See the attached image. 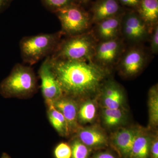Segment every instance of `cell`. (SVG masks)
<instances>
[{
	"label": "cell",
	"mask_w": 158,
	"mask_h": 158,
	"mask_svg": "<svg viewBox=\"0 0 158 158\" xmlns=\"http://www.w3.org/2000/svg\"><path fill=\"white\" fill-rule=\"evenodd\" d=\"M149 158H158V136L157 133L153 135Z\"/></svg>",
	"instance_id": "obj_26"
},
{
	"label": "cell",
	"mask_w": 158,
	"mask_h": 158,
	"mask_svg": "<svg viewBox=\"0 0 158 158\" xmlns=\"http://www.w3.org/2000/svg\"><path fill=\"white\" fill-rule=\"evenodd\" d=\"M71 153V148L69 142H60L56 146L53 151L55 158H70Z\"/></svg>",
	"instance_id": "obj_24"
},
{
	"label": "cell",
	"mask_w": 158,
	"mask_h": 158,
	"mask_svg": "<svg viewBox=\"0 0 158 158\" xmlns=\"http://www.w3.org/2000/svg\"><path fill=\"white\" fill-rule=\"evenodd\" d=\"M122 44L118 38L104 40L96 45L93 58L96 63L104 67L116 62L121 52Z\"/></svg>",
	"instance_id": "obj_10"
},
{
	"label": "cell",
	"mask_w": 158,
	"mask_h": 158,
	"mask_svg": "<svg viewBox=\"0 0 158 158\" xmlns=\"http://www.w3.org/2000/svg\"><path fill=\"white\" fill-rule=\"evenodd\" d=\"M79 102L72 98L62 95L53 104L67 122L70 136H73L81 126L78 123Z\"/></svg>",
	"instance_id": "obj_9"
},
{
	"label": "cell",
	"mask_w": 158,
	"mask_h": 158,
	"mask_svg": "<svg viewBox=\"0 0 158 158\" xmlns=\"http://www.w3.org/2000/svg\"><path fill=\"white\" fill-rule=\"evenodd\" d=\"M90 158H119L117 154L113 149L105 148L94 151Z\"/></svg>",
	"instance_id": "obj_25"
},
{
	"label": "cell",
	"mask_w": 158,
	"mask_h": 158,
	"mask_svg": "<svg viewBox=\"0 0 158 158\" xmlns=\"http://www.w3.org/2000/svg\"><path fill=\"white\" fill-rule=\"evenodd\" d=\"M12 1V0H0V11L7 7Z\"/></svg>",
	"instance_id": "obj_29"
},
{
	"label": "cell",
	"mask_w": 158,
	"mask_h": 158,
	"mask_svg": "<svg viewBox=\"0 0 158 158\" xmlns=\"http://www.w3.org/2000/svg\"><path fill=\"white\" fill-rule=\"evenodd\" d=\"M71 148L70 158H90L94 151L80 141L76 136H72L69 142Z\"/></svg>",
	"instance_id": "obj_22"
},
{
	"label": "cell",
	"mask_w": 158,
	"mask_h": 158,
	"mask_svg": "<svg viewBox=\"0 0 158 158\" xmlns=\"http://www.w3.org/2000/svg\"><path fill=\"white\" fill-rule=\"evenodd\" d=\"M1 158H11L9 154L6 152H4L2 154Z\"/></svg>",
	"instance_id": "obj_30"
},
{
	"label": "cell",
	"mask_w": 158,
	"mask_h": 158,
	"mask_svg": "<svg viewBox=\"0 0 158 158\" xmlns=\"http://www.w3.org/2000/svg\"><path fill=\"white\" fill-rule=\"evenodd\" d=\"M100 91L103 108L111 109L123 108L124 94L118 84L113 82L107 83L103 85Z\"/></svg>",
	"instance_id": "obj_12"
},
{
	"label": "cell",
	"mask_w": 158,
	"mask_h": 158,
	"mask_svg": "<svg viewBox=\"0 0 158 158\" xmlns=\"http://www.w3.org/2000/svg\"><path fill=\"white\" fill-rule=\"evenodd\" d=\"M73 135L93 151L110 147L109 137L104 131L97 125L81 126Z\"/></svg>",
	"instance_id": "obj_8"
},
{
	"label": "cell",
	"mask_w": 158,
	"mask_h": 158,
	"mask_svg": "<svg viewBox=\"0 0 158 158\" xmlns=\"http://www.w3.org/2000/svg\"><path fill=\"white\" fill-rule=\"evenodd\" d=\"M145 56L139 48H133L128 51L122 59L120 69L124 75L132 77L142 69L145 63Z\"/></svg>",
	"instance_id": "obj_13"
},
{
	"label": "cell",
	"mask_w": 158,
	"mask_h": 158,
	"mask_svg": "<svg viewBox=\"0 0 158 158\" xmlns=\"http://www.w3.org/2000/svg\"><path fill=\"white\" fill-rule=\"evenodd\" d=\"M78 1L81 2L85 3L89 1V0H78Z\"/></svg>",
	"instance_id": "obj_31"
},
{
	"label": "cell",
	"mask_w": 158,
	"mask_h": 158,
	"mask_svg": "<svg viewBox=\"0 0 158 158\" xmlns=\"http://www.w3.org/2000/svg\"><path fill=\"white\" fill-rule=\"evenodd\" d=\"M102 120L103 124L108 128H114L124 124L127 115L123 108L117 109H102Z\"/></svg>",
	"instance_id": "obj_19"
},
{
	"label": "cell",
	"mask_w": 158,
	"mask_h": 158,
	"mask_svg": "<svg viewBox=\"0 0 158 158\" xmlns=\"http://www.w3.org/2000/svg\"><path fill=\"white\" fill-rule=\"evenodd\" d=\"M116 0H100L93 8V20L97 23L115 16L119 10Z\"/></svg>",
	"instance_id": "obj_16"
},
{
	"label": "cell",
	"mask_w": 158,
	"mask_h": 158,
	"mask_svg": "<svg viewBox=\"0 0 158 158\" xmlns=\"http://www.w3.org/2000/svg\"><path fill=\"white\" fill-rule=\"evenodd\" d=\"M46 8L56 13L58 10L75 3V0H41Z\"/></svg>",
	"instance_id": "obj_23"
},
{
	"label": "cell",
	"mask_w": 158,
	"mask_h": 158,
	"mask_svg": "<svg viewBox=\"0 0 158 158\" xmlns=\"http://www.w3.org/2000/svg\"><path fill=\"white\" fill-rule=\"evenodd\" d=\"M62 27V34L71 36L85 33L90 26L88 14L76 3L71 4L56 12Z\"/></svg>",
	"instance_id": "obj_5"
},
{
	"label": "cell",
	"mask_w": 158,
	"mask_h": 158,
	"mask_svg": "<svg viewBox=\"0 0 158 158\" xmlns=\"http://www.w3.org/2000/svg\"><path fill=\"white\" fill-rule=\"evenodd\" d=\"M50 61L63 95L79 102L100 91L109 73L105 67L91 60H58L50 56Z\"/></svg>",
	"instance_id": "obj_1"
},
{
	"label": "cell",
	"mask_w": 158,
	"mask_h": 158,
	"mask_svg": "<svg viewBox=\"0 0 158 158\" xmlns=\"http://www.w3.org/2000/svg\"><path fill=\"white\" fill-rule=\"evenodd\" d=\"M38 75L41 81V93L46 106L53 105L63 95L62 89L51 68L50 56L42 62Z\"/></svg>",
	"instance_id": "obj_6"
},
{
	"label": "cell",
	"mask_w": 158,
	"mask_h": 158,
	"mask_svg": "<svg viewBox=\"0 0 158 158\" xmlns=\"http://www.w3.org/2000/svg\"><path fill=\"white\" fill-rule=\"evenodd\" d=\"M96 45L93 37L84 33L71 36L60 41L50 56L52 59L72 61L91 60L94 55Z\"/></svg>",
	"instance_id": "obj_4"
},
{
	"label": "cell",
	"mask_w": 158,
	"mask_h": 158,
	"mask_svg": "<svg viewBox=\"0 0 158 158\" xmlns=\"http://www.w3.org/2000/svg\"><path fill=\"white\" fill-rule=\"evenodd\" d=\"M148 129H155L158 125V89L155 85L150 88L148 92Z\"/></svg>",
	"instance_id": "obj_21"
},
{
	"label": "cell",
	"mask_w": 158,
	"mask_h": 158,
	"mask_svg": "<svg viewBox=\"0 0 158 158\" xmlns=\"http://www.w3.org/2000/svg\"><path fill=\"white\" fill-rule=\"evenodd\" d=\"M98 106L97 102L91 98H85L79 102L77 120L81 126L91 123L97 116Z\"/></svg>",
	"instance_id": "obj_17"
},
{
	"label": "cell",
	"mask_w": 158,
	"mask_h": 158,
	"mask_svg": "<svg viewBox=\"0 0 158 158\" xmlns=\"http://www.w3.org/2000/svg\"><path fill=\"white\" fill-rule=\"evenodd\" d=\"M62 34L59 32L23 37L19 48L23 62L31 66L50 56L60 42Z\"/></svg>",
	"instance_id": "obj_3"
},
{
	"label": "cell",
	"mask_w": 158,
	"mask_h": 158,
	"mask_svg": "<svg viewBox=\"0 0 158 158\" xmlns=\"http://www.w3.org/2000/svg\"><path fill=\"white\" fill-rule=\"evenodd\" d=\"M141 127H119L109 138L110 147L119 158H130L133 144Z\"/></svg>",
	"instance_id": "obj_7"
},
{
	"label": "cell",
	"mask_w": 158,
	"mask_h": 158,
	"mask_svg": "<svg viewBox=\"0 0 158 158\" xmlns=\"http://www.w3.org/2000/svg\"><path fill=\"white\" fill-rule=\"evenodd\" d=\"M38 83L31 66L16 64L0 83V94L5 98H27L36 93Z\"/></svg>",
	"instance_id": "obj_2"
},
{
	"label": "cell",
	"mask_w": 158,
	"mask_h": 158,
	"mask_svg": "<svg viewBox=\"0 0 158 158\" xmlns=\"http://www.w3.org/2000/svg\"><path fill=\"white\" fill-rule=\"evenodd\" d=\"M123 5L131 7L138 6L140 2V0H120Z\"/></svg>",
	"instance_id": "obj_28"
},
{
	"label": "cell",
	"mask_w": 158,
	"mask_h": 158,
	"mask_svg": "<svg viewBox=\"0 0 158 158\" xmlns=\"http://www.w3.org/2000/svg\"><path fill=\"white\" fill-rule=\"evenodd\" d=\"M47 115L51 125L59 135L62 137L70 136L68 124L65 117L53 105L47 106Z\"/></svg>",
	"instance_id": "obj_18"
},
{
	"label": "cell",
	"mask_w": 158,
	"mask_h": 158,
	"mask_svg": "<svg viewBox=\"0 0 158 158\" xmlns=\"http://www.w3.org/2000/svg\"><path fill=\"white\" fill-rule=\"evenodd\" d=\"M122 24L123 33L129 40L139 42L147 37V25L135 13L128 14L124 18Z\"/></svg>",
	"instance_id": "obj_11"
},
{
	"label": "cell",
	"mask_w": 158,
	"mask_h": 158,
	"mask_svg": "<svg viewBox=\"0 0 158 158\" xmlns=\"http://www.w3.org/2000/svg\"><path fill=\"white\" fill-rule=\"evenodd\" d=\"M151 49L153 53H156L158 50V27L155 26L152 36Z\"/></svg>",
	"instance_id": "obj_27"
},
{
	"label": "cell",
	"mask_w": 158,
	"mask_h": 158,
	"mask_svg": "<svg viewBox=\"0 0 158 158\" xmlns=\"http://www.w3.org/2000/svg\"><path fill=\"white\" fill-rule=\"evenodd\" d=\"M139 16L146 24H153L157 21L158 0H141Z\"/></svg>",
	"instance_id": "obj_20"
},
{
	"label": "cell",
	"mask_w": 158,
	"mask_h": 158,
	"mask_svg": "<svg viewBox=\"0 0 158 158\" xmlns=\"http://www.w3.org/2000/svg\"><path fill=\"white\" fill-rule=\"evenodd\" d=\"M97 33L103 41L117 38L121 25V18L115 16L109 18L98 23Z\"/></svg>",
	"instance_id": "obj_15"
},
{
	"label": "cell",
	"mask_w": 158,
	"mask_h": 158,
	"mask_svg": "<svg viewBox=\"0 0 158 158\" xmlns=\"http://www.w3.org/2000/svg\"><path fill=\"white\" fill-rule=\"evenodd\" d=\"M141 128L134 142L130 158H149L153 135Z\"/></svg>",
	"instance_id": "obj_14"
}]
</instances>
